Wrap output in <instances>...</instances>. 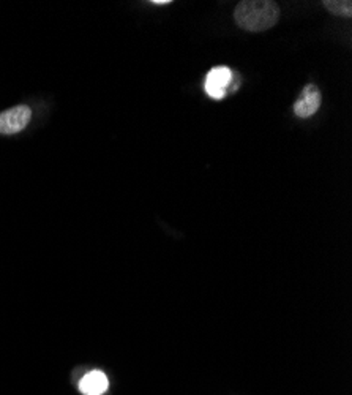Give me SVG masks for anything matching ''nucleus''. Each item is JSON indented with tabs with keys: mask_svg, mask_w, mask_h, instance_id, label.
<instances>
[{
	"mask_svg": "<svg viewBox=\"0 0 352 395\" xmlns=\"http://www.w3.org/2000/svg\"><path fill=\"white\" fill-rule=\"evenodd\" d=\"M279 8L271 0H243L234 12V19L240 29L247 32H264L277 24Z\"/></svg>",
	"mask_w": 352,
	"mask_h": 395,
	"instance_id": "obj_1",
	"label": "nucleus"
},
{
	"mask_svg": "<svg viewBox=\"0 0 352 395\" xmlns=\"http://www.w3.org/2000/svg\"><path fill=\"white\" fill-rule=\"evenodd\" d=\"M32 111L29 106L18 105L12 109L0 114V133L2 134H14L23 132L29 125Z\"/></svg>",
	"mask_w": 352,
	"mask_h": 395,
	"instance_id": "obj_2",
	"label": "nucleus"
},
{
	"mask_svg": "<svg viewBox=\"0 0 352 395\" xmlns=\"http://www.w3.org/2000/svg\"><path fill=\"white\" fill-rule=\"evenodd\" d=\"M231 81L232 71L227 67H215L205 76L204 89L207 95L215 98V100H221L226 95V89L231 84Z\"/></svg>",
	"mask_w": 352,
	"mask_h": 395,
	"instance_id": "obj_3",
	"label": "nucleus"
},
{
	"mask_svg": "<svg viewBox=\"0 0 352 395\" xmlns=\"http://www.w3.org/2000/svg\"><path fill=\"white\" fill-rule=\"evenodd\" d=\"M319 106H320L319 89L314 86H307L303 89L302 97H300L296 101V105H294V112H296V116L299 117L307 119L310 116H313V114L319 109Z\"/></svg>",
	"mask_w": 352,
	"mask_h": 395,
	"instance_id": "obj_4",
	"label": "nucleus"
},
{
	"mask_svg": "<svg viewBox=\"0 0 352 395\" xmlns=\"http://www.w3.org/2000/svg\"><path fill=\"white\" fill-rule=\"evenodd\" d=\"M108 376L100 370H93L81 379L79 391L84 395H103L108 391Z\"/></svg>",
	"mask_w": 352,
	"mask_h": 395,
	"instance_id": "obj_5",
	"label": "nucleus"
},
{
	"mask_svg": "<svg viewBox=\"0 0 352 395\" xmlns=\"http://www.w3.org/2000/svg\"><path fill=\"white\" fill-rule=\"evenodd\" d=\"M325 10L330 12L336 16H343V18H351L352 14V3L349 0H325L323 3Z\"/></svg>",
	"mask_w": 352,
	"mask_h": 395,
	"instance_id": "obj_6",
	"label": "nucleus"
},
{
	"mask_svg": "<svg viewBox=\"0 0 352 395\" xmlns=\"http://www.w3.org/2000/svg\"><path fill=\"white\" fill-rule=\"evenodd\" d=\"M153 5H169L171 0H153Z\"/></svg>",
	"mask_w": 352,
	"mask_h": 395,
	"instance_id": "obj_7",
	"label": "nucleus"
}]
</instances>
